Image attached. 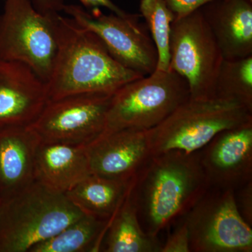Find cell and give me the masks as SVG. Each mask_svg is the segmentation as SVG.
I'll use <instances>...</instances> for the list:
<instances>
[{
  "mask_svg": "<svg viewBox=\"0 0 252 252\" xmlns=\"http://www.w3.org/2000/svg\"><path fill=\"white\" fill-rule=\"evenodd\" d=\"M190 252H252V225L239 211L235 190L210 188L184 217Z\"/></svg>",
  "mask_w": 252,
  "mask_h": 252,
  "instance_id": "8",
  "label": "cell"
},
{
  "mask_svg": "<svg viewBox=\"0 0 252 252\" xmlns=\"http://www.w3.org/2000/svg\"><path fill=\"white\" fill-rule=\"evenodd\" d=\"M40 143L29 126L0 128L1 203L35 181L36 154Z\"/></svg>",
  "mask_w": 252,
  "mask_h": 252,
  "instance_id": "15",
  "label": "cell"
},
{
  "mask_svg": "<svg viewBox=\"0 0 252 252\" xmlns=\"http://www.w3.org/2000/svg\"><path fill=\"white\" fill-rule=\"evenodd\" d=\"M131 193L132 190L109 220L99 252H160L162 244L159 238L150 236L142 228Z\"/></svg>",
  "mask_w": 252,
  "mask_h": 252,
  "instance_id": "18",
  "label": "cell"
},
{
  "mask_svg": "<svg viewBox=\"0 0 252 252\" xmlns=\"http://www.w3.org/2000/svg\"><path fill=\"white\" fill-rule=\"evenodd\" d=\"M221 51L200 9L172 25L169 69L183 78L192 98L215 97Z\"/></svg>",
  "mask_w": 252,
  "mask_h": 252,
  "instance_id": "7",
  "label": "cell"
},
{
  "mask_svg": "<svg viewBox=\"0 0 252 252\" xmlns=\"http://www.w3.org/2000/svg\"><path fill=\"white\" fill-rule=\"evenodd\" d=\"M57 51L49 80V100L86 94H113L144 76L114 59L102 41L72 18L55 16Z\"/></svg>",
  "mask_w": 252,
  "mask_h": 252,
  "instance_id": "2",
  "label": "cell"
},
{
  "mask_svg": "<svg viewBox=\"0 0 252 252\" xmlns=\"http://www.w3.org/2000/svg\"></svg>",
  "mask_w": 252,
  "mask_h": 252,
  "instance_id": "28",
  "label": "cell"
},
{
  "mask_svg": "<svg viewBox=\"0 0 252 252\" xmlns=\"http://www.w3.org/2000/svg\"><path fill=\"white\" fill-rule=\"evenodd\" d=\"M35 9L44 14H53L62 11L64 4L63 0H32Z\"/></svg>",
  "mask_w": 252,
  "mask_h": 252,
  "instance_id": "25",
  "label": "cell"
},
{
  "mask_svg": "<svg viewBox=\"0 0 252 252\" xmlns=\"http://www.w3.org/2000/svg\"><path fill=\"white\" fill-rule=\"evenodd\" d=\"M57 14L39 12L31 0H5L0 15V60L23 63L47 82L57 51Z\"/></svg>",
  "mask_w": 252,
  "mask_h": 252,
  "instance_id": "6",
  "label": "cell"
},
{
  "mask_svg": "<svg viewBox=\"0 0 252 252\" xmlns=\"http://www.w3.org/2000/svg\"><path fill=\"white\" fill-rule=\"evenodd\" d=\"M252 181L244 185L241 188L238 189L240 195L237 197L235 195L237 205L239 211L241 213L242 216L249 223H252Z\"/></svg>",
  "mask_w": 252,
  "mask_h": 252,
  "instance_id": "24",
  "label": "cell"
},
{
  "mask_svg": "<svg viewBox=\"0 0 252 252\" xmlns=\"http://www.w3.org/2000/svg\"><path fill=\"white\" fill-rule=\"evenodd\" d=\"M85 7L94 9V8L104 7L117 15L126 14L125 11L121 9L119 6L113 3L111 0H79Z\"/></svg>",
  "mask_w": 252,
  "mask_h": 252,
  "instance_id": "26",
  "label": "cell"
},
{
  "mask_svg": "<svg viewBox=\"0 0 252 252\" xmlns=\"http://www.w3.org/2000/svg\"><path fill=\"white\" fill-rule=\"evenodd\" d=\"M113 94H80L49 100L29 126L41 142L86 147L105 131Z\"/></svg>",
  "mask_w": 252,
  "mask_h": 252,
  "instance_id": "10",
  "label": "cell"
},
{
  "mask_svg": "<svg viewBox=\"0 0 252 252\" xmlns=\"http://www.w3.org/2000/svg\"><path fill=\"white\" fill-rule=\"evenodd\" d=\"M160 252H190V236L185 220L182 219L177 228L162 245Z\"/></svg>",
  "mask_w": 252,
  "mask_h": 252,
  "instance_id": "22",
  "label": "cell"
},
{
  "mask_svg": "<svg viewBox=\"0 0 252 252\" xmlns=\"http://www.w3.org/2000/svg\"><path fill=\"white\" fill-rule=\"evenodd\" d=\"M91 173L114 180H133L153 157L150 131L105 132L86 146Z\"/></svg>",
  "mask_w": 252,
  "mask_h": 252,
  "instance_id": "12",
  "label": "cell"
},
{
  "mask_svg": "<svg viewBox=\"0 0 252 252\" xmlns=\"http://www.w3.org/2000/svg\"><path fill=\"white\" fill-rule=\"evenodd\" d=\"M252 122V109L237 99L189 97L150 131L154 155L198 152L221 131Z\"/></svg>",
  "mask_w": 252,
  "mask_h": 252,
  "instance_id": "4",
  "label": "cell"
},
{
  "mask_svg": "<svg viewBox=\"0 0 252 252\" xmlns=\"http://www.w3.org/2000/svg\"><path fill=\"white\" fill-rule=\"evenodd\" d=\"M210 189L200 150H170L154 155L136 177L132 197L146 233L158 238L180 221Z\"/></svg>",
  "mask_w": 252,
  "mask_h": 252,
  "instance_id": "1",
  "label": "cell"
},
{
  "mask_svg": "<svg viewBox=\"0 0 252 252\" xmlns=\"http://www.w3.org/2000/svg\"><path fill=\"white\" fill-rule=\"evenodd\" d=\"M175 19L184 17L214 0H164Z\"/></svg>",
  "mask_w": 252,
  "mask_h": 252,
  "instance_id": "23",
  "label": "cell"
},
{
  "mask_svg": "<svg viewBox=\"0 0 252 252\" xmlns=\"http://www.w3.org/2000/svg\"><path fill=\"white\" fill-rule=\"evenodd\" d=\"M135 180L136 177L124 181L91 174L65 194L84 215L109 222L124 203Z\"/></svg>",
  "mask_w": 252,
  "mask_h": 252,
  "instance_id": "17",
  "label": "cell"
},
{
  "mask_svg": "<svg viewBox=\"0 0 252 252\" xmlns=\"http://www.w3.org/2000/svg\"><path fill=\"white\" fill-rule=\"evenodd\" d=\"M91 174L86 147L41 142L36 154L35 180L65 193Z\"/></svg>",
  "mask_w": 252,
  "mask_h": 252,
  "instance_id": "16",
  "label": "cell"
},
{
  "mask_svg": "<svg viewBox=\"0 0 252 252\" xmlns=\"http://www.w3.org/2000/svg\"><path fill=\"white\" fill-rule=\"evenodd\" d=\"M210 188L236 190L252 178V122L217 134L200 150Z\"/></svg>",
  "mask_w": 252,
  "mask_h": 252,
  "instance_id": "11",
  "label": "cell"
},
{
  "mask_svg": "<svg viewBox=\"0 0 252 252\" xmlns=\"http://www.w3.org/2000/svg\"><path fill=\"white\" fill-rule=\"evenodd\" d=\"M252 0H214L200 11L224 60L252 56Z\"/></svg>",
  "mask_w": 252,
  "mask_h": 252,
  "instance_id": "14",
  "label": "cell"
},
{
  "mask_svg": "<svg viewBox=\"0 0 252 252\" xmlns=\"http://www.w3.org/2000/svg\"><path fill=\"white\" fill-rule=\"evenodd\" d=\"M48 101L46 83L31 67L0 60V128L31 125Z\"/></svg>",
  "mask_w": 252,
  "mask_h": 252,
  "instance_id": "13",
  "label": "cell"
},
{
  "mask_svg": "<svg viewBox=\"0 0 252 252\" xmlns=\"http://www.w3.org/2000/svg\"><path fill=\"white\" fill-rule=\"evenodd\" d=\"M108 223L84 215L29 252H98Z\"/></svg>",
  "mask_w": 252,
  "mask_h": 252,
  "instance_id": "19",
  "label": "cell"
},
{
  "mask_svg": "<svg viewBox=\"0 0 252 252\" xmlns=\"http://www.w3.org/2000/svg\"><path fill=\"white\" fill-rule=\"evenodd\" d=\"M187 81L173 71L156 70L112 94L105 132L149 130L163 122L190 97Z\"/></svg>",
  "mask_w": 252,
  "mask_h": 252,
  "instance_id": "5",
  "label": "cell"
},
{
  "mask_svg": "<svg viewBox=\"0 0 252 252\" xmlns=\"http://www.w3.org/2000/svg\"><path fill=\"white\" fill-rule=\"evenodd\" d=\"M140 10L157 47V70H169L170 34L175 15L164 0H141Z\"/></svg>",
  "mask_w": 252,
  "mask_h": 252,
  "instance_id": "21",
  "label": "cell"
},
{
  "mask_svg": "<svg viewBox=\"0 0 252 252\" xmlns=\"http://www.w3.org/2000/svg\"><path fill=\"white\" fill-rule=\"evenodd\" d=\"M64 11L78 25L94 33L109 52L124 67L148 76L157 69V47L141 15L102 14L99 8L88 12L78 5H65Z\"/></svg>",
  "mask_w": 252,
  "mask_h": 252,
  "instance_id": "9",
  "label": "cell"
},
{
  "mask_svg": "<svg viewBox=\"0 0 252 252\" xmlns=\"http://www.w3.org/2000/svg\"><path fill=\"white\" fill-rule=\"evenodd\" d=\"M215 97L237 99L252 109V56L223 60L217 77Z\"/></svg>",
  "mask_w": 252,
  "mask_h": 252,
  "instance_id": "20",
  "label": "cell"
},
{
  "mask_svg": "<svg viewBox=\"0 0 252 252\" xmlns=\"http://www.w3.org/2000/svg\"><path fill=\"white\" fill-rule=\"evenodd\" d=\"M83 215L65 193L35 180L0 205V252H29Z\"/></svg>",
  "mask_w": 252,
  "mask_h": 252,
  "instance_id": "3",
  "label": "cell"
},
{
  "mask_svg": "<svg viewBox=\"0 0 252 252\" xmlns=\"http://www.w3.org/2000/svg\"><path fill=\"white\" fill-rule=\"evenodd\" d=\"M1 200H0V205H1Z\"/></svg>",
  "mask_w": 252,
  "mask_h": 252,
  "instance_id": "27",
  "label": "cell"
}]
</instances>
